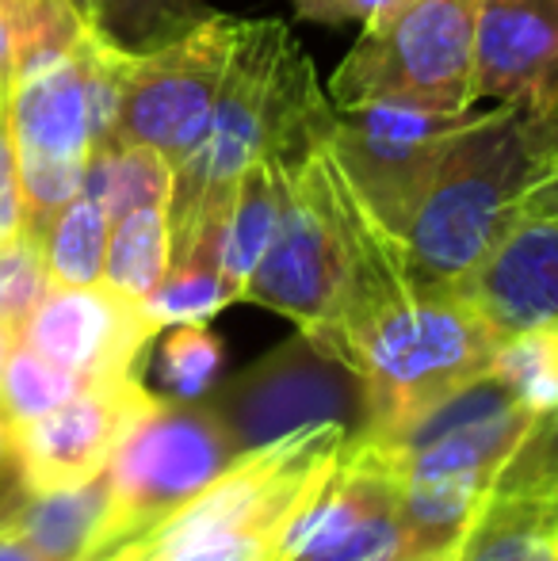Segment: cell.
<instances>
[{"label": "cell", "mask_w": 558, "mask_h": 561, "mask_svg": "<svg viewBox=\"0 0 558 561\" xmlns=\"http://www.w3.org/2000/svg\"><path fill=\"white\" fill-rule=\"evenodd\" d=\"M321 336L367 386L372 428L390 432L463 382L486 375L501 336L459 287L424 283L406 244L367 210L349 275Z\"/></svg>", "instance_id": "obj_1"}, {"label": "cell", "mask_w": 558, "mask_h": 561, "mask_svg": "<svg viewBox=\"0 0 558 561\" xmlns=\"http://www.w3.org/2000/svg\"><path fill=\"white\" fill-rule=\"evenodd\" d=\"M329 130L333 104L287 23L241 20L207 130L172 172V264L210 260L218 267V229L241 172L269 153L295 169Z\"/></svg>", "instance_id": "obj_2"}, {"label": "cell", "mask_w": 558, "mask_h": 561, "mask_svg": "<svg viewBox=\"0 0 558 561\" xmlns=\"http://www.w3.org/2000/svg\"><path fill=\"white\" fill-rule=\"evenodd\" d=\"M536 180L528 115L505 104L482 115L470 112L398 233L418 279L455 287L475 272L516 226Z\"/></svg>", "instance_id": "obj_3"}, {"label": "cell", "mask_w": 558, "mask_h": 561, "mask_svg": "<svg viewBox=\"0 0 558 561\" xmlns=\"http://www.w3.org/2000/svg\"><path fill=\"white\" fill-rule=\"evenodd\" d=\"M482 0H402L372 15L329 77V104L475 112V31Z\"/></svg>", "instance_id": "obj_4"}, {"label": "cell", "mask_w": 558, "mask_h": 561, "mask_svg": "<svg viewBox=\"0 0 558 561\" xmlns=\"http://www.w3.org/2000/svg\"><path fill=\"white\" fill-rule=\"evenodd\" d=\"M364 218V199L326 138L287 169L276 233L249 275L241 302L276 310L298 329L321 325L344 287Z\"/></svg>", "instance_id": "obj_5"}, {"label": "cell", "mask_w": 558, "mask_h": 561, "mask_svg": "<svg viewBox=\"0 0 558 561\" xmlns=\"http://www.w3.org/2000/svg\"><path fill=\"white\" fill-rule=\"evenodd\" d=\"M234 450H253L291 432L341 424L352 439L372 428L367 386L333 347L310 329L249 363L203 398Z\"/></svg>", "instance_id": "obj_6"}, {"label": "cell", "mask_w": 558, "mask_h": 561, "mask_svg": "<svg viewBox=\"0 0 558 561\" xmlns=\"http://www.w3.org/2000/svg\"><path fill=\"white\" fill-rule=\"evenodd\" d=\"M238 455L203 401L157 398L107 462V516L96 558L146 535L207 489ZM92 558V561H96Z\"/></svg>", "instance_id": "obj_7"}, {"label": "cell", "mask_w": 558, "mask_h": 561, "mask_svg": "<svg viewBox=\"0 0 558 561\" xmlns=\"http://www.w3.org/2000/svg\"><path fill=\"white\" fill-rule=\"evenodd\" d=\"M238 31V15L210 12L176 43L130 61L112 141L153 149L176 172L207 130Z\"/></svg>", "instance_id": "obj_8"}, {"label": "cell", "mask_w": 558, "mask_h": 561, "mask_svg": "<svg viewBox=\"0 0 558 561\" xmlns=\"http://www.w3.org/2000/svg\"><path fill=\"white\" fill-rule=\"evenodd\" d=\"M276 561H418L395 470L364 439H349L326 485L287 524Z\"/></svg>", "instance_id": "obj_9"}, {"label": "cell", "mask_w": 558, "mask_h": 561, "mask_svg": "<svg viewBox=\"0 0 558 561\" xmlns=\"http://www.w3.org/2000/svg\"><path fill=\"white\" fill-rule=\"evenodd\" d=\"M467 118L470 112L436 115L398 104L333 107L329 149L364 207L398 237L440 153Z\"/></svg>", "instance_id": "obj_10"}, {"label": "cell", "mask_w": 558, "mask_h": 561, "mask_svg": "<svg viewBox=\"0 0 558 561\" xmlns=\"http://www.w3.org/2000/svg\"><path fill=\"white\" fill-rule=\"evenodd\" d=\"M153 393L130 375L89 378L58 409L35 421L8 424L12 462L27 493H54L100 478L135 421L153 405Z\"/></svg>", "instance_id": "obj_11"}, {"label": "cell", "mask_w": 558, "mask_h": 561, "mask_svg": "<svg viewBox=\"0 0 558 561\" xmlns=\"http://www.w3.org/2000/svg\"><path fill=\"white\" fill-rule=\"evenodd\" d=\"M452 561H558V421L547 413L490 481Z\"/></svg>", "instance_id": "obj_12"}, {"label": "cell", "mask_w": 558, "mask_h": 561, "mask_svg": "<svg viewBox=\"0 0 558 561\" xmlns=\"http://www.w3.org/2000/svg\"><path fill=\"white\" fill-rule=\"evenodd\" d=\"M161 333L146 302L119 295L107 283L54 287L27 318L20 340L58 367L81 378H107L138 370L146 344Z\"/></svg>", "instance_id": "obj_13"}, {"label": "cell", "mask_w": 558, "mask_h": 561, "mask_svg": "<svg viewBox=\"0 0 558 561\" xmlns=\"http://www.w3.org/2000/svg\"><path fill=\"white\" fill-rule=\"evenodd\" d=\"M478 100L539 115L558 100V0H482L475 31Z\"/></svg>", "instance_id": "obj_14"}, {"label": "cell", "mask_w": 558, "mask_h": 561, "mask_svg": "<svg viewBox=\"0 0 558 561\" xmlns=\"http://www.w3.org/2000/svg\"><path fill=\"white\" fill-rule=\"evenodd\" d=\"M455 287L501 336L558 321V218H516Z\"/></svg>", "instance_id": "obj_15"}, {"label": "cell", "mask_w": 558, "mask_h": 561, "mask_svg": "<svg viewBox=\"0 0 558 561\" xmlns=\"http://www.w3.org/2000/svg\"><path fill=\"white\" fill-rule=\"evenodd\" d=\"M12 134L20 161L89 164L92 107L84 38L69 58L12 81Z\"/></svg>", "instance_id": "obj_16"}, {"label": "cell", "mask_w": 558, "mask_h": 561, "mask_svg": "<svg viewBox=\"0 0 558 561\" xmlns=\"http://www.w3.org/2000/svg\"><path fill=\"white\" fill-rule=\"evenodd\" d=\"M283 187H287V164L272 153L257 157L238 176L223 229H218V275H223L234 302H241L249 275L261 264L264 249L276 233Z\"/></svg>", "instance_id": "obj_17"}, {"label": "cell", "mask_w": 558, "mask_h": 561, "mask_svg": "<svg viewBox=\"0 0 558 561\" xmlns=\"http://www.w3.org/2000/svg\"><path fill=\"white\" fill-rule=\"evenodd\" d=\"M547 413H532V409H513V413L490 416L482 424H470L452 436L436 439V444L410 450L402 458H383L395 470V478H482L493 481L498 470L516 455V447L532 436Z\"/></svg>", "instance_id": "obj_18"}, {"label": "cell", "mask_w": 558, "mask_h": 561, "mask_svg": "<svg viewBox=\"0 0 558 561\" xmlns=\"http://www.w3.org/2000/svg\"><path fill=\"white\" fill-rule=\"evenodd\" d=\"M107 516V473L73 489L27 493L12 531L35 550L38 561H92Z\"/></svg>", "instance_id": "obj_19"}, {"label": "cell", "mask_w": 558, "mask_h": 561, "mask_svg": "<svg viewBox=\"0 0 558 561\" xmlns=\"http://www.w3.org/2000/svg\"><path fill=\"white\" fill-rule=\"evenodd\" d=\"M84 31L115 50L141 58L203 23L210 8L203 0H66Z\"/></svg>", "instance_id": "obj_20"}, {"label": "cell", "mask_w": 558, "mask_h": 561, "mask_svg": "<svg viewBox=\"0 0 558 561\" xmlns=\"http://www.w3.org/2000/svg\"><path fill=\"white\" fill-rule=\"evenodd\" d=\"M172 264V229H169V203H149L119 222H112L104 260V283L119 295L146 302L153 287L164 279Z\"/></svg>", "instance_id": "obj_21"}, {"label": "cell", "mask_w": 558, "mask_h": 561, "mask_svg": "<svg viewBox=\"0 0 558 561\" xmlns=\"http://www.w3.org/2000/svg\"><path fill=\"white\" fill-rule=\"evenodd\" d=\"M84 192L107 210L112 222L149 203H169L172 195V164L161 153L130 141H107L92 149L84 169Z\"/></svg>", "instance_id": "obj_22"}, {"label": "cell", "mask_w": 558, "mask_h": 561, "mask_svg": "<svg viewBox=\"0 0 558 561\" xmlns=\"http://www.w3.org/2000/svg\"><path fill=\"white\" fill-rule=\"evenodd\" d=\"M107 237H112V218H107V210L89 192H81L73 203H66L61 215L43 233V256L54 287H92V283H104Z\"/></svg>", "instance_id": "obj_23"}, {"label": "cell", "mask_w": 558, "mask_h": 561, "mask_svg": "<svg viewBox=\"0 0 558 561\" xmlns=\"http://www.w3.org/2000/svg\"><path fill=\"white\" fill-rule=\"evenodd\" d=\"M12 38V81L69 58L84 38V23L66 0H0Z\"/></svg>", "instance_id": "obj_24"}, {"label": "cell", "mask_w": 558, "mask_h": 561, "mask_svg": "<svg viewBox=\"0 0 558 561\" xmlns=\"http://www.w3.org/2000/svg\"><path fill=\"white\" fill-rule=\"evenodd\" d=\"M493 375L516 393L532 413H555L558 409V321L532 325L505 336L493 355Z\"/></svg>", "instance_id": "obj_25"}, {"label": "cell", "mask_w": 558, "mask_h": 561, "mask_svg": "<svg viewBox=\"0 0 558 561\" xmlns=\"http://www.w3.org/2000/svg\"><path fill=\"white\" fill-rule=\"evenodd\" d=\"M84 382H89V378L58 367V363H50L46 355H38L35 347L15 340L12 355H8L4 386H0V416H4L8 424L35 421V416L50 413L61 401L73 398Z\"/></svg>", "instance_id": "obj_26"}, {"label": "cell", "mask_w": 558, "mask_h": 561, "mask_svg": "<svg viewBox=\"0 0 558 561\" xmlns=\"http://www.w3.org/2000/svg\"><path fill=\"white\" fill-rule=\"evenodd\" d=\"M223 367V340L207 329V321L172 325L161 340L157 375L172 401H203L218 382Z\"/></svg>", "instance_id": "obj_27"}, {"label": "cell", "mask_w": 558, "mask_h": 561, "mask_svg": "<svg viewBox=\"0 0 558 561\" xmlns=\"http://www.w3.org/2000/svg\"><path fill=\"white\" fill-rule=\"evenodd\" d=\"M230 302V290L210 260H176L146 298V313L164 329L184 325V321H210Z\"/></svg>", "instance_id": "obj_28"}, {"label": "cell", "mask_w": 558, "mask_h": 561, "mask_svg": "<svg viewBox=\"0 0 558 561\" xmlns=\"http://www.w3.org/2000/svg\"><path fill=\"white\" fill-rule=\"evenodd\" d=\"M46 290H50V272H46L43 241L27 229L0 241V321L15 336L23 333Z\"/></svg>", "instance_id": "obj_29"}, {"label": "cell", "mask_w": 558, "mask_h": 561, "mask_svg": "<svg viewBox=\"0 0 558 561\" xmlns=\"http://www.w3.org/2000/svg\"><path fill=\"white\" fill-rule=\"evenodd\" d=\"M23 229L20 153L12 134V77H0V241Z\"/></svg>", "instance_id": "obj_30"}, {"label": "cell", "mask_w": 558, "mask_h": 561, "mask_svg": "<svg viewBox=\"0 0 558 561\" xmlns=\"http://www.w3.org/2000/svg\"><path fill=\"white\" fill-rule=\"evenodd\" d=\"M402 4V0H291L298 20L326 23V27H341V23H367L372 15L387 12V8Z\"/></svg>", "instance_id": "obj_31"}, {"label": "cell", "mask_w": 558, "mask_h": 561, "mask_svg": "<svg viewBox=\"0 0 558 561\" xmlns=\"http://www.w3.org/2000/svg\"><path fill=\"white\" fill-rule=\"evenodd\" d=\"M528 141H532V157H536L539 180L555 176L558 172V100L547 107V112L528 115Z\"/></svg>", "instance_id": "obj_32"}, {"label": "cell", "mask_w": 558, "mask_h": 561, "mask_svg": "<svg viewBox=\"0 0 558 561\" xmlns=\"http://www.w3.org/2000/svg\"><path fill=\"white\" fill-rule=\"evenodd\" d=\"M558 215V172L547 180H539L536 187H528L521 203V218H555Z\"/></svg>", "instance_id": "obj_33"}, {"label": "cell", "mask_w": 558, "mask_h": 561, "mask_svg": "<svg viewBox=\"0 0 558 561\" xmlns=\"http://www.w3.org/2000/svg\"><path fill=\"white\" fill-rule=\"evenodd\" d=\"M0 561H38V558H35V550L8 527V531H0Z\"/></svg>", "instance_id": "obj_34"}, {"label": "cell", "mask_w": 558, "mask_h": 561, "mask_svg": "<svg viewBox=\"0 0 558 561\" xmlns=\"http://www.w3.org/2000/svg\"><path fill=\"white\" fill-rule=\"evenodd\" d=\"M0 77H12V38H8L4 12H0Z\"/></svg>", "instance_id": "obj_35"}, {"label": "cell", "mask_w": 558, "mask_h": 561, "mask_svg": "<svg viewBox=\"0 0 558 561\" xmlns=\"http://www.w3.org/2000/svg\"><path fill=\"white\" fill-rule=\"evenodd\" d=\"M15 336L12 329L4 325V321H0V386H4V370H8V355H12V347H15Z\"/></svg>", "instance_id": "obj_36"}, {"label": "cell", "mask_w": 558, "mask_h": 561, "mask_svg": "<svg viewBox=\"0 0 558 561\" xmlns=\"http://www.w3.org/2000/svg\"><path fill=\"white\" fill-rule=\"evenodd\" d=\"M12 455V436H8V421L0 416V462Z\"/></svg>", "instance_id": "obj_37"}, {"label": "cell", "mask_w": 558, "mask_h": 561, "mask_svg": "<svg viewBox=\"0 0 558 561\" xmlns=\"http://www.w3.org/2000/svg\"><path fill=\"white\" fill-rule=\"evenodd\" d=\"M555 421H558V409H555Z\"/></svg>", "instance_id": "obj_38"}, {"label": "cell", "mask_w": 558, "mask_h": 561, "mask_svg": "<svg viewBox=\"0 0 558 561\" xmlns=\"http://www.w3.org/2000/svg\"><path fill=\"white\" fill-rule=\"evenodd\" d=\"M555 218H558V215H555Z\"/></svg>", "instance_id": "obj_39"}]
</instances>
